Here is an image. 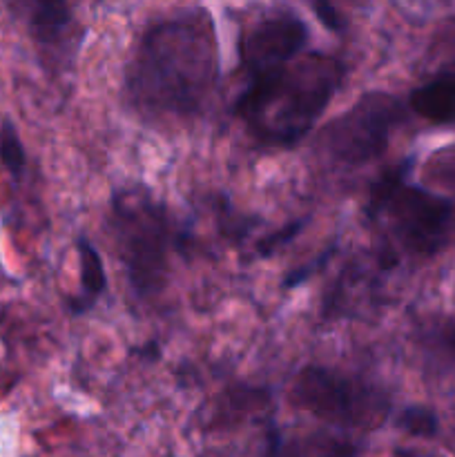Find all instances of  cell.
Segmentation results:
<instances>
[{"label":"cell","mask_w":455,"mask_h":457,"mask_svg":"<svg viewBox=\"0 0 455 457\" xmlns=\"http://www.w3.org/2000/svg\"><path fill=\"white\" fill-rule=\"evenodd\" d=\"M219 80V40L205 9H187L143 31L125 70V94L150 119L199 114Z\"/></svg>","instance_id":"6da1fadb"},{"label":"cell","mask_w":455,"mask_h":457,"mask_svg":"<svg viewBox=\"0 0 455 457\" xmlns=\"http://www.w3.org/2000/svg\"><path fill=\"white\" fill-rule=\"evenodd\" d=\"M343 76L346 65L339 58L299 56L268 83L241 89L235 114L266 145L293 147L315 128Z\"/></svg>","instance_id":"7a4b0ae2"},{"label":"cell","mask_w":455,"mask_h":457,"mask_svg":"<svg viewBox=\"0 0 455 457\" xmlns=\"http://www.w3.org/2000/svg\"><path fill=\"white\" fill-rule=\"evenodd\" d=\"M413 161L386 170L368 187L366 214L384 223L388 235L409 253L431 257L444 245L453 205L435 192L406 183Z\"/></svg>","instance_id":"3957f363"},{"label":"cell","mask_w":455,"mask_h":457,"mask_svg":"<svg viewBox=\"0 0 455 457\" xmlns=\"http://www.w3.org/2000/svg\"><path fill=\"white\" fill-rule=\"evenodd\" d=\"M110 226L132 293L141 299L161 293L168 284L174 244L165 210L147 195L123 192L112 201Z\"/></svg>","instance_id":"277c9868"},{"label":"cell","mask_w":455,"mask_h":457,"mask_svg":"<svg viewBox=\"0 0 455 457\" xmlns=\"http://www.w3.org/2000/svg\"><path fill=\"white\" fill-rule=\"evenodd\" d=\"M290 400L317 420L351 428L377 427L391 409L388 397L373 384L324 366H306L294 378Z\"/></svg>","instance_id":"5b68a950"},{"label":"cell","mask_w":455,"mask_h":457,"mask_svg":"<svg viewBox=\"0 0 455 457\" xmlns=\"http://www.w3.org/2000/svg\"><path fill=\"white\" fill-rule=\"evenodd\" d=\"M404 103L386 92H366L321 134L326 156L346 168H361L386 152L404 120Z\"/></svg>","instance_id":"8992f818"},{"label":"cell","mask_w":455,"mask_h":457,"mask_svg":"<svg viewBox=\"0 0 455 457\" xmlns=\"http://www.w3.org/2000/svg\"><path fill=\"white\" fill-rule=\"evenodd\" d=\"M308 38V25L293 12L263 13L244 27L236 45L244 87H257L281 74L302 56Z\"/></svg>","instance_id":"52a82bcc"},{"label":"cell","mask_w":455,"mask_h":457,"mask_svg":"<svg viewBox=\"0 0 455 457\" xmlns=\"http://www.w3.org/2000/svg\"><path fill=\"white\" fill-rule=\"evenodd\" d=\"M16 12L40 47H65L80 36L70 0H16Z\"/></svg>","instance_id":"ba28073f"},{"label":"cell","mask_w":455,"mask_h":457,"mask_svg":"<svg viewBox=\"0 0 455 457\" xmlns=\"http://www.w3.org/2000/svg\"><path fill=\"white\" fill-rule=\"evenodd\" d=\"M409 107L431 123L455 120V70L440 71L431 80L415 87L409 96Z\"/></svg>","instance_id":"9c48e42d"},{"label":"cell","mask_w":455,"mask_h":457,"mask_svg":"<svg viewBox=\"0 0 455 457\" xmlns=\"http://www.w3.org/2000/svg\"><path fill=\"white\" fill-rule=\"evenodd\" d=\"M76 253H79L80 293L74 295L67 306H70L71 315H83V312L92 311L98 297L107 290V272L101 254H98V250L94 248V244L87 237H79Z\"/></svg>","instance_id":"30bf717a"},{"label":"cell","mask_w":455,"mask_h":457,"mask_svg":"<svg viewBox=\"0 0 455 457\" xmlns=\"http://www.w3.org/2000/svg\"><path fill=\"white\" fill-rule=\"evenodd\" d=\"M308 4L326 29L339 34L348 27V12L368 7L370 0H308Z\"/></svg>","instance_id":"8fae6325"},{"label":"cell","mask_w":455,"mask_h":457,"mask_svg":"<svg viewBox=\"0 0 455 457\" xmlns=\"http://www.w3.org/2000/svg\"><path fill=\"white\" fill-rule=\"evenodd\" d=\"M0 163L4 165V170H7L13 179H21L22 172H25V147H22L18 129L13 128L12 120H4V123L0 125Z\"/></svg>","instance_id":"7c38bea8"},{"label":"cell","mask_w":455,"mask_h":457,"mask_svg":"<svg viewBox=\"0 0 455 457\" xmlns=\"http://www.w3.org/2000/svg\"><path fill=\"white\" fill-rule=\"evenodd\" d=\"M397 427L413 437H435L440 431V420L435 411L426 406H409L397 418Z\"/></svg>","instance_id":"4fadbf2b"},{"label":"cell","mask_w":455,"mask_h":457,"mask_svg":"<svg viewBox=\"0 0 455 457\" xmlns=\"http://www.w3.org/2000/svg\"><path fill=\"white\" fill-rule=\"evenodd\" d=\"M302 230H303V221H293V223H288L285 228H281V230L272 232L270 237H266V239H261L257 244L259 254H263V257H270V254L277 253L281 245L290 244V241H293Z\"/></svg>","instance_id":"5bb4252c"},{"label":"cell","mask_w":455,"mask_h":457,"mask_svg":"<svg viewBox=\"0 0 455 457\" xmlns=\"http://www.w3.org/2000/svg\"><path fill=\"white\" fill-rule=\"evenodd\" d=\"M333 253H335V248H328V250H326V253H321L317 259H312V262H308L306 266L294 268L293 272H288V275L284 277V284H281V286H284L285 290H290V288H297V286L306 284V281L310 279V277L315 275V272H319L321 268L326 266V262H328L330 254H333Z\"/></svg>","instance_id":"9a60e30c"},{"label":"cell","mask_w":455,"mask_h":457,"mask_svg":"<svg viewBox=\"0 0 455 457\" xmlns=\"http://www.w3.org/2000/svg\"><path fill=\"white\" fill-rule=\"evenodd\" d=\"M136 355L141 357V360H150V361H156L159 360V344L156 342H150V344H145V346H141V348H136Z\"/></svg>","instance_id":"2e32d148"},{"label":"cell","mask_w":455,"mask_h":457,"mask_svg":"<svg viewBox=\"0 0 455 457\" xmlns=\"http://www.w3.org/2000/svg\"><path fill=\"white\" fill-rule=\"evenodd\" d=\"M444 339H446V346H449L451 351L455 353V326H453V328L446 330V337Z\"/></svg>","instance_id":"e0dca14e"},{"label":"cell","mask_w":455,"mask_h":457,"mask_svg":"<svg viewBox=\"0 0 455 457\" xmlns=\"http://www.w3.org/2000/svg\"><path fill=\"white\" fill-rule=\"evenodd\" d=\"M404 457H426V455H418V453H404Z\"/></svg>","instance_id":"ac0fdd59"},{"label":"cell","mask_w":455,"mask_h":457,"mask_svg":"<svg viewBox=\"0 0 455 457\" xmlns=\"http://www.w3.org/2000/svg\"><path fill=\"white\" fill-rule=\"evenodd\" d=\"M335 457H352L351 453H335Z\"/></svg>","instance_id":"d6986e66"}]
</instances>
